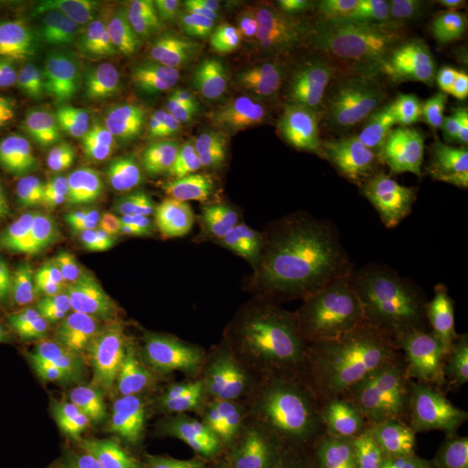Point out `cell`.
<instances>
[{"label":"cell","mask_w":468,"mask_h":468,"mask_svg":"<svg viewBox=\"0 0 468 468\" xmlns=\"http://www.w3.org/2000/svg\"><path fill=\"white\" fill-rule=\"evenodd\" d=\"M241 450L262 452L280 468H305L307 444L301 434L286 431H251L238 434Z\"/></svg>","instance_id":"836d02e7"},{"label":"cell","mask_w":468,"mask_h":468,"mask_svg":"<svg viewBox=\"0 0 468 468\" xmlns=\"http://www.w3.org/2000/svg\"><path fill=\"white\" fill-rule=\"evenodd\" d=\"M35 176L61 198H82L89 183L85 143L67 127H54L35 144Z\"/></svg>","instance_id":"d4e9b609"},{"label":"cell","mask_w":468,"mask_h":468,"mask_svg":"<svg viewBox=\"0 0 468 468\" xmlns=\"http://www.w3.org/2000/svg\"><path fill=\"white\" fill-rule=\"evenodd\" d=\"M156 468H216L210 463H207L205 460H201L198 456L195 458H187V460H177V462H167V463H160V465H153Z\"/></svg>","instance_id":"816d5d0a"},{"label":"cell","mask_w":468,"mask_h":468,"mask_svg":"<svg viewBox=\"0 0 468 468\" xmlns=\"http://www.w3.org/2000/svg\"><path fill=\"white\" fill-rule=\"evenodd\" d=\"M359 37V52L369 68L378 73L394 75V77H410L420 71L431 42L404 34L371 21L361 28Z\"/></svg>","instance_id":"484cf974"},{"label":"cell","mask_w":468,"mask_h":468,"mask_svg":"<svg viewBox=\"0 0 468 468\" xmlns=\"http://www.w3.org/2000/svg\"><path fill=\"white\" fill-rule=\"evenodd\" d=\"M200 437L198 421L189 417L150 420L131 432L135 450L151 465L195 458Z\"/></svg>","instance_id":"4316f807"},{"label":"cell","mask_w":468,"mask_h":468,"mask_svg":"<svg viewBox=\"0 0 468 468\" xmlns=\"http://www.w3.org/2000/svg\"><path fill=\"white\" fill-rule=\"evenodd\" d=\"M309 408L299 390L284 382L257 385L228 404V420L241 432L286 431L301 434L309 427Z\"/></svg>","instance_id":"7402d4cb"},{"label":"cell","mask_w":468,"mask_h":468,"mask_svg":"<svg viewBox=\"0 0 468 468\" xmlns=\"http://www.w3.org/2000/svg\"><path fill=\"white\" fill-rule=\"evenodd\" d=\"M198 458L216 468H241V444L233 431L210 425L198 442Z\"/></svg>","instance_id":"60d3db41"},{"label":"cell","mask_w":468,"mask_h":468,"mask_svg":"<svg viewBox=\"0 0 468 468\" xmlns=\"http://www.w3.org/2000/svg\"><path fill=\"white\" fill-rule=\"evenodd\" d=\"M420 90L437 108H458L468 102L467 50H437L420 69Z\"/></svg>","instance_id":"f546056e"},{"label":"cell","mask_w":468,"mask_h":468,"mask_svg":"<svg viewBox=\"0 0 468 468\" xmlns=\"http://www.w3.org/2000/svg\"><path fill=\"white\" fill-rule=\"evenodd\" d=\"M401 2L413 16L423 21L425 25L434 27L435 21L439 19V13H441L439 2H432V0H401Z\"/></svg>","instance_id":"681fc988"},{"label":"cell","mask_w":468,"mask_h":468,"mask_svg":"<svg viewBox=\"0 0 468 468\" xmlns=\"http://www.w3.org/2000/svg\"><path fill=\"white\" fill-rule=\"evenodd\" d=\"M218 371L233 384H259L280 371L286 361L283 336L262 311L224 319L212 336Z\"/></svg>","instance_id":"5bb4252c"},{"label":"cell","mask_w":468,"mask_h":468,"mask_svg":"<svg viewBox=\"0 0 468 468\" xmlns=\"http://www.w3.org/2000/svg\"><path fill=\"white\" fill-rule=\"evenodd\" d=\"M34 208L28 198L0 189V257L27 243L32 233Z\"/></svg>","instance_id":"74e56055"},{"label":"cell","mask_w":468,"mask_h":468,"mask_svg":"<svg viewBox=\"0 0 468 468\" xmlns=\"http://www.w3.org/2000/svg\"><path fill=\"white\" fill-rule=\"evenodd\" d=\"M71 423L44 429L16 452L0 462V468H58L67 446Z\"/></svg>","instance_id":"e575fe53"},{"label":"cell","mask_w":468,"mask_h":468,"mask_svg":"<svg viewBox=\"0 0 468 468\" xmlns=\"http://www.w3.org/2000/svg\"><path fill=\"white\" fill-rule=\"evenodd\" d=\"M307 7L321 42H342L357 27L359 4L354 0H313Z\"/></svg>","instance_id":"8d00e7d4"},{"label":"cell","mask_w":468,"mask_h":468,"mask_svg":"<svg viewBox=\"0 0 468 468\" xmlns=\"http://www.w3.org/2000/svg\"><path fill=\"white\" fill-rule=\"evenodd\" d=\"M131 404H134V392L131 390H89L84 411L98 419H106Z\"/></svg>","instance_id":"c3c4849f"},{"label":"cell","mask_w":468,"mask_h":468,"mask_svg":"<svg viewBox=\"0 0 468 468\" xmlns=\"http://www.w3.org/2000/svg\"><path fill=\"white\" fill-rule=\"evenodd\" d=\"M399 102V89L354 68H326L303 89L302 115L323 131L356 135L380 125Z\"/></svg>","instance_id":"277c9868"},{"label":"cell","mask_w":468,"mask_h":468,"mask_svg":"<svg viewBox=\"0 0 468 468\" xmlns=\"http://www.w3.org/2000/svg\"><path fill=\"white\" fill-rule=\"evenodd\" d=\"M250 23L259 48L280 77H295L323 56V42L316 32L276 30L251 17Z\"/></svg>","instance_id":"f1b7e54d"},{"label":"cell","mask_w":468,"mask_h":468,"mask_svg":"<svg viewBox=\"0 0 468 468\" xmlns=\"http://www.w3.org/2000/svg\"><path fill=\"white\" fill-rule=\"evenodd\" d=\"M165 164L168 193L177 200L214 198L233 191L243 179L239 146L220 125H205L172 137Z\"/></svg>","instance_id":"52a82bcc"},{"label":"cell","mask_w":468,"mask_h":468,"mask_svg":"<svg viewBox=\"0 0 468 468\" xmlns=\"http://www.w3.org/2000/svg\"><path fill=\"white\" fill-rule=\"evenodd\" d=\"M89 390H135V356L117 351L90 367ZM87 390V392H89Z\"/></svg>","instance_id":"f35d334b"},{"label":"cell","mask_w":468,"mask_h":468,"mask_svg":"<svg viewBox=\"0 0 468 468\" xmlns=\"http://www.w3.org/2000/svg\"><path fill=\"white\" fill-rule=\"evenodd\" d=\"M134 406L160 411L198 398L208 369L200 347L183 335H160L135 352Z\"/></svg>","instance_id":"30bf717a"},{"label":"cell","mask_w":468,"mask_h":468,"mask_svg":"<svg viewBox=\"0 0 468 468\" xmlns=\"http://www.w3.org/2000/svg\"><path fill=\"white\" fill-rule=\"evenodd\" d=\"M266 27L276 30L292 32H316L307 2L301 0H268L257 7L251 17Z\"/></svg>","instance_id":"ab89813d"},{"label":"cell","mask_w":468,"mask_h":468,"mask_svg":"<svg viewBox=\"0 0 468 468\" xmlns=\"http://www.w3.org/2000/svg\"><path fill=\"white\" fill-rule=\"evenodd\" d=\"M112 441L98 429L71 423L58 468H118Z\"/></svg>","instance_id":"d6a6232c"},{"label":"cell","mask_w":468,"mask_h":468,"mask_svg":"<svg viewBox=\"0 0 468 468\" xmlns=\"http://www.w3.org/2000/svg\"><path fill=\"white\" fill-rule=\"evenodd\" d=\"M89 183L120 208L144 198L156 183L162 150L146 110L123 101H102L85 141Z\"/></svg>","instance_id":"6da1fadb"},{"label":"cell","mask_w":468,"mask_h":468,"mask_svg":"<svg viewBox=\"0 0 468 468\" xmlns=\"http://www.w3.org/2000/svg\"><path fill=\"white\" fill-rule=\"evenodd\" d=\"M429 367L420 352L387 347L338 361L324 369L338 396L363 404L388 401L411 404L427 384Z\"/></svg>","instance_id":"8fae6325"},{"label":"cell","mask_w":468,"mask_h":468,"mask_svg":"<svg viewBox=\"0 0 468 468\" xmlns=\"http://www.w3.org/2000/svg\"><path fill=\"white\" fill-rule=\"evenodd\" d=\"M75 96V69L48 42L0 44V115L25 123L49 122L68 113Z\"/></svg>","instance_id":"7a4b0ae2"},{"label":"cell","mask_w":468,"mask_h":468,"mask_svg":"<svg viewBox=\"0 0 468 468\" xmlns=\"http://www.w3.org/2000/svg\"><path fill=\"white\" fill-rule=\"evenodd\" d=\"M384 164L388 177L410 198H437L452 185L456 172L452 133L439 118H410L390 135Z\"/></svg>","instance_id":"9c48e42d"},{"label":"cell","mask_w":468,"mask_h":468,"mask_svg":"<svg viewBox=\"0 0 468 468\" xmlns=\"http://www.w3.org/2000/svg\"><path fill=\"white\" fill-rule=\"evenodd\" d=\"M90 367L73 352L40 356L32 371V406L42 419H61L84 411Z\"/></svg>","instance_id":"603a6c76"},{"label":"cell","mask_w":468,"mask_h":468,"mask_svg":"<svg viewBox=\"0 0 468 468\" xmlns=\"http://www.w3.org/2000/svg\"><path fill=\"white\" fill-rule=\"evenodd\" d=\"M50 264L73 288L100 293L123 278L122 259L110 229L90 218H61L46 243Z\"/></svg>","instance_id":"7c38bea8"},{"label":"cell","mask_w":468,"mask_h":468,"mask_svg":"<svg viewBox=\"0 0 468 468\" xmlns=\"http://www.w3.org/2000/svg\"><path fill=\"white\" fill-rule=\"evenodd\" d=\"M210 52L234 102L250 112H262L278 100L283 84L255 40L250 17L233 19L210 46Z\"/></svg>","instance_id":"2e32d148"},{"label":"cell","mask_w":468,"mask_h":468,"mask_svg":"<svg viewBox=\"0 0 468 468\" xmlns=\"http://www.w3.org/2000/svg\"><path fill=\"white\" fill-rule=\"evenodd\" d=\"M401 321L390 301L388 280H378L361 290L347 330L335 347L349 357L390 347L401 338Z\"/></svg>","instance_id":"cb8c5ba5"},{"label":"cell","mask_w":468,"mask_h":468,"mask_svg":"<svg viewBox=\"0 0 468 468\" xmlns=\"http://www.w3.org/2000/svg\"><path fill=\"white\" fill-rule=\"evenodd\" d=\"M21 431V415L9 375L0 361V446Z\"/></svg>","instance_id":"7dc6e473"},{"label":"cell","mask_w":468,"mask_h":468,"mask_svg":"<svg viewBox=\"0 0 468 468\" xmlns=\"http://www.w3.org/2000/svg\"><path fill=\"white\" fill-rule=\"evenodd\" d=\"M77 334L58 282L40 269H17L0 280V335L19 349L59 351Z\"/></svg>","instance_id":"3957f363"},{"label":"cell","mask_w":468,"mask_h":468,"mask_svg":"<svg viewBox=\"0 0 468 468\" xmlns=\"http://www.w3.org/2000/svg\"><path fill=\"white\" fill-rule=\"evenodd\" d=\"M158 96L179 113H220L234 104L224 89L210 46L201 38H187L160 75Z\"/></svg>","instance_id":"ac0fdd59"},{"label":"cell","mask_w":468,"mask_h":468,"mask_svg":"<svg viewBox=\"0 0 468 468\" xmlns=\"http://www.w3.org/2000/svg\"><path fill=\"white\" fill-rule=\"evenodd\" d=\"M290 247V220L262 207L226 212L208 234V250L228 276L241 283H261L280 272Z\"/></svg>","instance_id":"5b68a950"},{"label":"cell","mask_w":468,"mask_h":468,"mask_svg":"<svg viewBox=\"0 0 468 468\" xmlns=\"http://www.w3.org/2000/svg\"><path fill=\"white\" fill-rule=\"evenodd\" d=\"M420 236L423 245L435 255L468 266V198L423 224Z\"/></svg>","instance_id":"4dcf8cb0"},{"label":"cell","mask_w":468,"mask_h":468,"mask_svg":"<svg viewBox=\"0 0 468 468\" xmlns=\"http://www.w3.org/2000/svg\"><path fill=\"white\" fill-rule=\"evenodd\" d=\"M361 290L352 282L326 280L301 288L284 307L283 328L297 351L335 346L351 323Z\"/></svg>","instance_id":"e0dca14e"},{"label":"cell","mask_w":468,"mask_h":468,"mask_svg":"<svg viewBox=\"0 0 468 468\" xmlns=\"http://www.w3.org/2000/svg\"><path fill=\"white\" fill-rule=\"evenodd\" d=\"M394 214L377 212L369 208H361L354 218H349L344 226H340L352 239L361 247H375L384 241L387 233L392 229L396 222Z\"/></svg>","instance_id":"ee69618b"},{"label":"cell","mask_w":468,"mask_h":468,"mask_svg":"<svg viewBox=\"0 0 468 468\" xmlns=\"http://www.w3.org/2000/svg\"><path fill=\"white\" fill-rule=\"evenodd\" d=\"M241 468H280V465L262 452L243 450V452H241Z\"/></svg>","instance_id":"f907efd6"},{"label":"cell","mask_w":468,"mask_h":468,"mask_svg":"<svg viewBox=\"0 0 468 468\" xmlns=\"http://www.w3.org/2000/svg\"><path fill=\"white\" fill-rule=\"evenodd\" d=\"M359 156L356 139L311 123L276 127L262 143V158L272 177L295 189L334 183L359 162Z\"/></svg>","instance_id":"8992f818"},{"label":"cell","mask_w":468,"mask_h":468,"mask_svg":"<svg viewBox=\"0 0 468 468\" xmlns=\"http://www.w3.org/2000/svg\"><path fill=\"white\" fill-rule=\"evenodd\" d=\"M150 318L148 295L134 284H120L98 303L94 330L102 342L122 344L143 334Z\"/></svg>","instance_id":"83f0119b"},{"label":"cell","mask_w":468,"mask_h":468,"mask_svg":"<svg viewBox=\"0 0 468 468\" xmlns=\"http://www.w3.org/2000/svg\"><path fill=\"white\" fill-rule=\"evenodd\" d=\"M165 293L172 314L189 323L214 318L229 297L231 280L208 249L186 247L165 272Z\"/></svg>","instance_id":"d6986e66"},{"label":"cell","mask_w":468,"mask_h":468,"mask_svg":"<svg viewBox=\"0 0 468 468\" xmlns=\"http://www.w3.org/2000/svg\"><path fill=\"white\" fill-rule=\"evenodd\" d=\"M77 71L101 90H133L148 84L156 69V49L117 21L85 28Z\"/></svg>","instance_id":"4fadbf2b"},{"label":"cell","mask_w":468,"mask_h":468,"mask_svg":"<svg viewBox=\"0 0 468 468\" xmlns=\"http://www.w3.org/2000/svg\"><path fill=\"white\" fill-rule=\"evenodd\" d=\"M454 468H468V454L467 456H465V458H463V460H462V462H460V463H458V465H456V467Z\"/></svg>","instance_id":"f5cc1de1"},{"label":"cell","mask_w":468,"mask_h":468,"mask_svg":"<svg viewBox=\"0 0 468 468\" xmlns=\"http://www.w3.org/2000/svg\"><path fill=\"white\" fill-rule=\"evenodd\" d=\"M342 193L351 197L352 200L357 201L365 208L398 216V208H396V203L392 200L390 193L380 183H377V181H371V179H351L349 183L344 185Z\"/></svg>","instance_id":"bcb514c9"},{"label":"cell","mask_w":468,"mask_h":468,"mask_svg":"<svg viewBox=\"0 0 468 468\" xmlns=\"http://www.w3.org/2000/svg\"><path fill=\"white\" fill-rule=\"evenodd\" d=\"M332 229V220H314L311 222L299 239V255H297V269L299 274L311 276H324V255L328 234Z\"/></svg>","instance_id":"b9f144b4"},{"label":"cell","mask_w":468,"mask_h":468,"mask_svg":"<svg viewBox=\"0 0 468 468\" xmlns=\"http://www.w3.org/2000/svg\"><path fill=\"white\" fill-rule=\"evenodd\" d=\"M368 13L373 23L382 25L387 28L404 32V34L415 35L427 42H431L435 37V28L431 25H425L413 16L404 5L401 0H375L369 2Z\"/></svg>","instance_id":"7bdbcfd3"},{"label":"cell","mask_w":468,"mask_h":468,"mask_svg":"<svg viewBox=\"0 0 468 468\" xmlns=\"http://www.w3.org/2000/svg\"><path fill=\"white\" fill-rule=\"evenodd\" d=\"M361 255L363 249L340 226L332 222L324 255V276L349 271L361 261Z\"/></svg>","instance_id":"f6af8a7d"},{"label":"cell","mask_w":468,"mask_h":468,"mask_svg":"<svg viewBox=\"0 0 468 468\" xmlns=\"http://www.w3.org/2000/svg\"><path fill=\"white\" fill-rule=\"evenodd\" d=\"M110 234L120 259L150 276H165L181 253V234L170 218L133 207L118 210Z\"/></svg>","instance_id":"44dd1931"},{"label":"cell","mask_w":468,"mask_h":468,"mask_svg":"<svg viewBox=\"0 0 468 468\" xmlns=\"http://www.w3.org/2000/svg\"><path fill=\"white\" fill-rule=\"evenodd\" d=\"M35 143L28 123L0 115V177H17L34 167Z\"/></svg>","instance_id":"d590c367"},{"label":"cell","mask_w":468,"mask_h":468,"mask_svg":"<svg viewBox=\"0 0 468 468\" xmlns=\"http://www.w3.org/2000/svg\"><path fill=\"white\" fill-rule=\"evenodd\" d=\"M309 446L321 468H375L384 458L388 432L375 404L336 396L309 419Z\"/></svg>","instance_id":"ba28073f"},{"label":"cell","mask_w":468,"mask_h":468,"mask_svg":"<svg viewBox=\"0 0 468 468\" xmlns=\"http://www.w3.org/2000/svg\"><path fill=\"white\" fill-rule=\"evenodd\" d=\"M450 292V272L434 262H410L388 280V293L396 311Z\"/></svg>","instance_id":"1f68e13d"},{"label":"cell","mask_w":468,"mask_h":468,"mask_svg":"<svg viewBox=\"0 0 468 468\" xmlns=\"http://www.w3.org/2000/svg\"><path fill=\"white\" fill-rule=\"evenodd\" d=\"M402 444L413 468H454L468 454V419L442 406L411 410L402 421Z\"/></svg>","instance_id":"ffe728a7"},{"label":"cell","mask_w":468,"mask_h":468,"mask_svg":"<svg viewBox=\"0 0 468 468\" xmlns=\"http://www.w3.org/2000/svg\"><path fill=\"white\" fill-rule=\"evenodd\" d=\"M197 5L183 0H90L65 19V30L77 32L100 21H117L154 49L177 48L187 40Z\"/></svg>","instance_id":"9a60e30c"}]
</instances>
